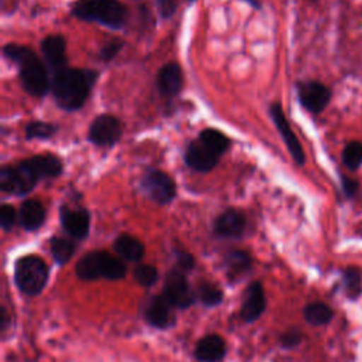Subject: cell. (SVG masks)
I'll return each instance as SVG.
<instances>
[{
    "instance_id": "1",
    "label": "cell",
    "mask_w": 362,
    "mask_h": 362,
    "mask_svg": "<svg viewBox=\"0 0 362 362\" xmlns=\"http://www.w3.org/2000/svg\"><path fill=\"white\" fill-rule=\"evenodd\" d=\"M99 74L85 68H62L54 72L51 78V92L64 110L72 112L83 106L89 98Z\"/></svg>"
},
{
    "instance_id": "2",
    "label": "cell",
    "mask_w": 362,
    "mask_h": 362,
    "mask_svg": "<svg viewBox=\"0 0 362 362\" xmlns=\"http://www.w3.org/2000/svg\"><path fill=\"white\" fill-rule=\"evenodd\" d=\"M3 55L17 65L21 85L28 95L42 98L51 89L48 71L31 48L20 44H7L3 47Z\"/></svg>"
},
{
    "instance_id": "3",
    "label": "cell",
    "mask_w": 362,
    "mask_h": 362,
    "mask_svg": "<svg viewBox=\"0 0 362 362\" xmlns=\"http://www.w3.org/2000/svg\"><path fill=\"white\" fill-rule=\"evenodd\" d=\"M126 264L122 259L106 250H92L85 253L75 264V274L82 281H93L99 279L120 280L126 276Z\"/></svg>"
},
{
    "instance_id": "4",
    "label": "cell",
    "mask_w": 362,
    "mask_h": 362,
    "mask_svg": "<svg viewBox=\"0 0 362 362\" xmlns=\"http://www.w3.org/2000/svg\"><path fill=\"white\" fill-rule=\"evenodd\" d=\"M72 14L85 21H95L112 30L122 28L127 20V8L119 0H76Z\"/></svg>"
},
{
    "instance_id": "5",
    "label": "cell",
    "mask_w": 362,
    "mask_h": 362,
    "mask_svg": "<svg viewBox=\"0 0 362 362\" xmlns=\"http://www.w3.org/2000/svg\"><path fill=\"white\" fill-rule=\"evenodd\" d=\"M49 269L37 255H25L14 263V284L18 291L28 297L38 296L47 286Z\"/></svg>"
},
{
    "instance_id": "6",
    "label": "cell",
    "mask_w": 362,
    "mask_h": 362,
    "mask_svg": "<svg viewBox=\"0 0 362 362\" xmlns=\"http://www.w3.org/2000/svg\"><path fill=\"white\" fill-rule=\"evenodd\" d=\"M40 181L35 171L28 164L27 158L17 165H3L0 168V189L6 194L25 195Z\"/></svg>"
},
{
    "instance_id": "7",
    "label": "cell",
    "mask_w": 362,
    "mask_h": 362,
    "mask_svg": "<svg viewBox=\"0 0 362 362\" xmlns=\"http://www.w3.org/2000/svg\"><path fill=\"white\" fill-rule=\"evenodd\" d=\"M161 294L175 310H187L197 300V293L189 284L187 273L175 266L165 274Z\"/></svg>"
},
{
    "instance_id": "8",
    "label": "cell",
    "mask_w": 362,
    "mask_h": 362,
    "mask_svg": "<svg viewBox=\"0 0 362 362\" xmlns=\"http://www.w3.org/2000/svg\"><path fill=\"white\" fill-rule=\"evenodd\" d=\"M140 185L143 192L158 205L170 204L177 194L174 180L167 173L156 168L146 171Z\"/></svg>"
},
{
    "instance_id": "9",
    "label": "cell",
    "mask_w": 362,
    "mask_h": 362,
    "mask_svg": "<svg viewBox=\"0 0 362 362\" xmlns=\"http://www.w3.org/2000/svg\"><path fill=\"white\" fill-rule=\"evenodd\" d=\"M297 96L301 106L313 113H321L331 100V89L318 81H305L297 85Z\"/></svg>"
},
{
    "instance_id": "10",
    "label": "cell",
    "mask_w": 362,
    "mask_h": 362,
    "mask_svg": "<svg viewBox=\"0 0 362 362\" xmlns=\"http://www.w3.org/2000/svg\"><path fill=\"white\" fill-rule=\"evenodd\" d=\"M122 123L112 115H99L89 126L88 139L99 147L113 146L122 136Z\"/></svg>"
},
{
    "instance_id": "11",
    "label": "cell",
    "mask_w": 362,
    "mask_h": 362,
    "mask_svg": "<svg viewBox=\"0 0 362 362\" xmlns=\"http://www.w3.org/2000/svg\"><path fill=\"white\" fill-rule=\"evenodd\" d=\"M269 113H270V117L273 119V123L276 124L288 153L291 154L293 160L296 161L297 165H303L305 163V154H304V150L297 139V136L294 134V132L291 130V126L283 112V107L279 102H274L269 106Z\"/></svg>"
},
{
    "instance_id": "12",
    "label": "cell",
    "mask_w": 362,
    "mask_h": 362,
    "mask_svg": "<svg viewBox=\"0 0 362 362\" xmlns=\"http://www.w3.org/2000/svg\"><path fill=\"white\" fill-rule=\"evenodd\" d=\"M174 307L167 301L163 294L151 296L143 311L144 321L157 329H168L175 324V313Z\"/></svg>"
},
{
    "instance_id": "13",
    "label": "cell",
    "mask_w": 362,
    "mask_h": 362,
    "mask_svg": "<svg viewBox=\"0 0 362 362\" xmlns=\"http://www.w3.org/2000/svg\"><path fill=\"white\" fill-rule=\"evenodd\" d=\"M59 221L62 229L72 239L81 240L89 235L90 215L85 208H71L62 205L59 208Z\"/></svg>"
},
{
    "instance_id": "14",
    "label": "cell",
    "mask_w": 362,
    "mask_h": 362,
    "mask_svg": "<svg viewBox=\"0 0 362 362\" xmlns=\"http://www.w3.org/2000/svg\"><path fill=\"white\" fill-rule=\"evenodd\" d=\"M266 310V296L263 284L259 280L249 283L243 293L239 315L245 322L257 321Z\"/></svg>"
},
{
    "instance_id": "15",
    "label": "cell",
    "mask_w": 362,
    "mask_h": 362,
    "mask_svg": "<svg viewBox=\"0 0 362 362\" xmlns=\"http://www.w3.org/2000/svg\"><path fill=\"white\" fill-rule=\"evenodd\" d=\"M184 158L187 165L194 171L208 173L216 167L221 156H218L204 141H201L199 139H195L187 146Z\"/></svg>"
},
{
    "instance_id": "16",
    "label": "cell",
    "mask_w": 362,
    "mask_h": 362,
    "mask_svg": "<svg viewBox=\"0 0 362 362\" xmlns=\"http://www.w3.org/2000/svg\"><path fill=\"white\" fill-rule=\"evenodd\" d=\"M246 215L235 208L225 209L214 221V233L223 239H239L246 229Z\"/></svg>"
},
{
    "instance_id": "17",
    "label": "cell",
    "mask_w": 362,
    "mask_h": 362,
    "mask_svg": "<svg viewBox=\"0 0 362 362\" xmlns=\"http://www.w3.org/2000/svg\"><path fill=\"white\" fill-rule=\"evenodd\" d=\"M226 356V342L218 334H206L194 346V358L198 362H222Z\"/></svg>"
},
{
    "instance_id": "18",
    "label": "cell",
    "mask_w": 362,
    "mask_h": 362,
    "mask_svg": "<svg viewBox=\"0 0 362 362\" xmlns=\"http://www.w3.org/2000/svg\"><path fill=\"white\" fill-rule=\"evenodd\" d=\"M182 69L177 62H168L161 66L156 76V86L160 95L171 98L175 96L182 88Z\"/></svg>"
},
{
    "instance_id": "19",
    "label": "cell",
    "mask_w": 362,
    "mask_h": 362,
    "mask_svg": "<svg viewBox=\"0 0 362 362\" xmlns=\"http://www.w3.org/2000/svg\"><path fill=\"white\" fill-rule=\"evenodd\" d=\"M41 51L47 65L54 71L66 66V41L59 34H52L41 41Z\"/></svg>"
},
{
    "instance_id": "20",
    "label": "cell",
    "mask_w": 362,
    "mask_h": 362,
    "mask_svg": "<svg viewBox=\"0 0 362 362\" xmlns=\"http://www.w3.org/2000/svg\"><path fill=\"white\" fill-rule=\"evenodd\" d=\"M252 256L249 255V252L242 249H232L223 257L225 276L230 281H236L245 277L252 270Z\"/></svg>"
},
{
    "instance_id": "21",
    "label": "cell",
    "mask_w": 362,
    "mask_h": 362,
    "mask_svg": "<svg viewBox=\"0 0 362 362\" xmlns=\"http://www.w3.org/2000/svg\"><path fill=\"white\" fill-rule=\"evenodd\" d=\"M45 208L38 199H25L18 212V221L24 230L33 232L42 226L45 222Z\"/></svg>"
},
{
    "instance_id": "22",
    "label": "cell",
    "mask_w": 362,
    "mask_h": 362,
    "mask_svg": "<svg viewBox=\"0 0 362 362\" xmlns=\"http://www.w3.org/2000/svg\"><path fill=\"white\" fill-rule=\"evenodd\" d=\"M113 250L119 255L122 260L139 262L143 259L146 247L140 239L133 235L122 233L113 242Z\"/></svg>"
},
{
    "instance_id": "23",
    "label": "cell",
    "mask_w": 362,
    "mask_h": 362,
    "mask_svg": "<svg viewBox=\"0 0 362 362\" xmlns=\"http://www.w3.org/2000/svg\"><path fill=\"white\" fill-rule=\"evenodd\" d=\"M27 161L33 167V170L35 171V174L38 175L40 180L55 178L62 173L61 160L51 153L33 156V157L27 158Z\"/></svg>"
},
{
    "instance_id": "24",
    "label": "cell",
    "mask_w": 362,
    "mask_h": 362,
    "mask_svg": "<svg viewBox=\"0 0 362 362\" xmlns=\"http://www.w3.org/2000/svg\"><path fill=\"white\" fill-rule=\"evenodd\" d=\"M75 250H76V243L69 238L52 236L49 239L51 256H52L54 262L59 266L66 264L75 255Z\"/></svg>"
},
{
    "instance_id": "25",
    "label": "cell",
    "mask_w": 362,
    "mask_h": 362,
    "mask_svg": "<svg viewBox=\"0 0 362 362\" xmlns=\"http://www.w3.org/2000/svg\"><path fill=\"white\" fill-rule=\"evenodd\" d=\"M303 317L310 325L322 327V325H327L332 320L334 313H332L331 307L327 305L325 303L314 301V303H308L303 308Z\"/></svg>"
},
{
    "instance_id": "26",
    "label": "cell",
    "mask_w": 362,
    "mask_h": 362,
    "mask_svg": "<svg viewBox=\"0 0 362 362\" xmlns=\"http://www.w3.org/2000/svg\"><path fill=\"white\" fill-rule=\"evenodd\" d=\"M197 300L208 308L216 307L223 301V291L219 284L214 281H201L195 290Z\"/></svg>"
},
{
    "instance_id": "27",
    "label": "cell",
    "mask_w": 362,
    "mask_h": 362,
    "mask_svg": "<svg viewBox=\"0 0 362 362\" xmlns=\"http://www.w3.org/2000/svg\"><path fill=\"white\" fill-rule=\"evenodd\" d=\"M198 139L201 141H204L209 148H212L218 156H223L228 148L230 147V139L223 134L222 132H219L218 129H212V127H208L205 130H202L198 136Z\"/></svg>"
},
{
    "instance_id": "28",
    "label": "cell",
    "mask_w": 362,
    "mask_h": 362,
    "mask_svg": "<svg viewBox=\"0 0 362 362\" xmlns=\"http://www.w3.org/2000/svg\"><path fill=\"white\" fill-rule=\"evenodd\" d=\"M345 296L349 300H356L362 293V273L356 267H346L342 274Z\"/></svg>"
},
{
    "instance_id": "29",
    "label": "cell",
    "mask_w": 362,
    "mask_h": 362,
    "mask_svg": "<svg viewBox=\"0 0 362 362\" xmlns=\"http://www.w3.org/2000/svg\"><path fill=\"white\" fill-rule=\"evenodd\" d=\"M342 164L351 170L355 171L362 164V143L361 141H349L344 150H342Z\"/></svg>"
},
{
    "instance_id": "30",
    "label": "cell",
    "mask_w": 362,
    "mask_h": 362,
    "mask_svg": "<svg viewBox=\"0 0 362 362\" xmlns=\"http://www.w3.org/2000/svg\"><path fill=\"white\" fill-rule=\"evenodd\" d=\"M25 137L27 139H38V140H47L52 137L57 133V127L48 122L41 120H33L25 124Z\"/></svg>"
},
{
    "instance_id": "31",
    "label": "cell",
    "mask_w": 362,
    "mask_h": 362,
    "mask_svg": "<svg viewBox=\"0 0 362 362\" xmlns=\"http://www.w3.org/2000/svg\"><path fill=\"white\" fill-rule=\"evenodd\" d=\"M134 280L143 287H151L158 280V270L153 264H139L133 269Z\"/></svg>"
},
{
    "instance_id": "32",
    "label": "cell",
    "mask_w": 362,
    "mask_h": 362,
    "mask_svg": "<svg viewBox=\"0 0 362 362\" xmlns=\"http://www.w3.org/2000/svg\"><path fill=\"white\" fill-rule=\"evenodd\" d=\"M17 218H18V215H17L13 205L3 204L0 206V226L4 232H8V230L13 229V226L16 225Z\"/></svg>"
},
{
    "instance_id": "33",
    "label": "cell",
    "mask_w": 362,
    "mask_h": 362,
    "mask_svg": "<svg viewBox=\"0 0 362 362\" xmlns=\"http://www.w3.org/2000/svg\"><path fill=\"white\" fill-rule=\"evenodd\" d=\"M301 341H303V332L298 328H290L279 337V344L284 349H293V348L298 346L301 344Z\"/></svg>"
},
{
    "instance_id": "34",
    "label": "cell",
    "mask_w": 362,
    "mask_h": 362,
    "mask_svg": "<svg viewBox=\"0 0 362 362\" xmlns=\"http://www.w3.org/2000/svg\"><path fill=\"white\" fill-rule=\"evenodd\" d=\"M123 44H124V42H123L120 38H113V40H110L109 42H106V44L100 48V54H99L100 59H103L105 62L113 59V58L119 54V51L122 49Z\"/></svg>"
},
{
    "instance_id": "35",
    "label": "cell",
    "mask_w": 362,
    "mask_h": 362,
    "mask_svg": "<svg viewBox=\"0 0 362 362\" xmlns=\"http://www.w3.org/2000/svg\"><path fill=\"white\" fill-rule=\"evenodd\" d=\"M175 267L188 273L189 270H192L195 267V259L191 253L184 252V250H177L175 255Z\"/></svg>"
},
{
    "instance_id": "36",
    "label": "cell",
    "mask_w": 362,
    "mask_h": 362,
    "mask_svg": "<svg viewBox=\"0 0 362 362\" xmlns=\"http://www.w3.org/2000/svg\"><path fill=\"white\" fill-rule=\"evenodd\" d=\"M341 187H342L344 195L348 199H352L359 192V181L346 175H341Z\"/></svg>"
},
{
    "instance_id": "37",
    "label": "cell",
    "mask_w": 362,
    "mask_h": 362,
    "mask_svg": "<svg viewBox=\"0 0 362 362\" xmlns=\"http://www.w3.org/2000/svg\"><path fill=\"white\" fill-rule=\"evenodd\" d=\"M157 7L163 18H170L178 7V0H157Z\"/></svg>"
},
{
    "instance_id": "38",
    "label": "cell",
    "mask_w": 362,
    "mask_h": 362,
    "mask_svg": "<svg viewBox=\"0 0 362 362\" xmlns=\"http://www.w3.org/2000/svg\"><path fill=\"white\" fill-rule=\"evenodd\" d=\"M10 324V315L7 313V308L4 305L0 307V329L1 332H4L8 328Z\"/></svg>"
},
{
    "instance_id": "39",
    "label": "cell",
    "mask_w": 362,
    "mask_h": 362,
    "mask_svg": "<svg viewBox=\"0 0 362 362\" xmlns=\"http://www.w3.org/2000/svg\"><path fill=\"white\" fill-rule=\"evenodd\" d=\"M311 1H317V0H311Z\"/></svg>"
}]
</instances>
